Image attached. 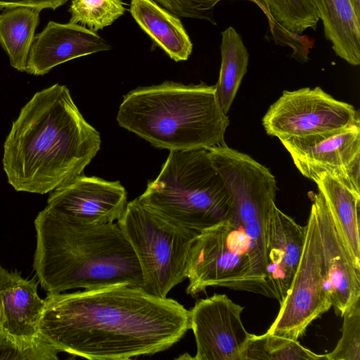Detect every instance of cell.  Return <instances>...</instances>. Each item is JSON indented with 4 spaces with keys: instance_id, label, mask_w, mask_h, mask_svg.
I'll return each instance as SVG.
<instances>
[{
    "instance_id": "6da1fadb",
    "label": "cell",
    "mask_w": 360,
    "mask_h": 360,
    "mask_svg": "<svg viewBox=\"0 0 360 360\" xmlns=\"http://www.w3.org/2000/svg\"><path fill=\"white\" fill-rule=\"evenodd\" d=\"M45 300L41 335L60 352L90 360L154 354L191 329L189 310L139 286L48 293Z\"/></svg>"
},
{
    "instance_id": "7a4b0ae2",
    "label": "cell",
    "mask_w": 360,
    "mask_h": 360,
    "mask_svg": "<svg viewBox=\"0 0 360 360\" xmlns=\"http://www.w3.org/2000/svg\"><path fill=\"white\" fill-rule=\"evenodd\" d=\"M101 143L68 88L54 84L21 108L4 144L3 168L15 191L46 194L82 174Z\"/></svg>"
},
{
    "instance_id": "3957f363",
    "label": "cell",
    "mask_w": 360,
    "mask_h": 360,
    "mask_svg": "<svg viewBox=\"0 0 360 360\" xmlns=\"http://www.w3.org/2000/svg\"><path fill=\"white\" fill-rule=\"evenodd\" d=\"M34 224L33 269L48 293L115 285L141 287L138 259L117 223H81L45 207Z\"/></svg>"
},
{
    "instance_id": "277c9868",
    "label": "cell",
    "mask_w": 360,
    "mask_h": 360,
    "mask_svg": "<svg viewBox=\"0 0 360 360\" xmlns=\"http://www.w3.org/2000/svg\"><path fill=\"white\" fill-rule=\"evenodd\" d=\"M116 119L121 127L169 151L225 144L230 123L215 86L174 82L130 91L123 96Z\"/></svg>"
},
{
    "instance_id": "5b68a950",
    "label": "cell",
    "mask_w": 360,
    "mask_h": 360,
    "mask_svg": "<svg viewBox=\"0 0 360 360\" xmlns=\"http://www.w3.org/2000/svg\"><path fill=\"white\" fill-rule=\"evenodd\" d=\"M138 199L174 221L201 232L227 220L232 199L207 149L170 150L155 179Z\"/></svg>"
},
{
    "instance_id": "8992f818",
    "label": "cell",
    "mask_w": 360,
    "mask_h": 360,
    "mask_svg": "<svg viewBox=\"0 0 360 360\" xmlns=\"http://www.w3.org/2000/svg\"><path fill=\"white\" fill-rule=\"evenodd\" d=\"M117 224L138 259L141 288L152 295L167 297L186 278L189 252L200 232L167 219L138 198L127 202Z\"/></svg>"
},
{
    "instance_id": "52a82bcc",
    "label": "cell",
    "mask_w": 360,
    "mask_h": 360,
    "mask_svg": "<svg viewBox=\"0 0 360 360\" xmlns=\"http://www.w3.org/2000/svg\"><path fill=\"white\" fill-rule=\"evenodd\" d=\"M250 241L245 233L228 219L200 232L189 252L186 293L196 297L210 286L259 294L277 300L278 292L255 276L251 263Z\"/></svg>"
},
{
    "instance_id": "ba28073f",
    "label": "cell",
    "mask_w": 360,
    "mask_h": 360,
    "mask_svg": "<svg viewBox=\"0 0 360 360\" xmlns=\"http://www.w3.org/2000/svg\"><path fill=\"white\" fill-rule=\"evenodd\" d=\"M303 250L290 289L267 333L293 340L332 307L322 264L321 243L312 207L305 226Z\"/></svg>"
},
{
    "instance_id": "9c48e42d",
    "label": "cell",
    "mask_w": 360,
    "mask_h": 360,
    "mask_svg": "<svg viewBox=\"0 0 360 360\" xmlns=\"http://www.w3.org/2000/svg\"><path fill=\"white\" fill-rule=\"evenodd\" d=\"M358 124L359 115L353 105L334 98L319 86L284 91L262 118L266 134L279 140Z\"/></svg>"
},
{
    "instance_id": "30bf717a",
    "label": "cell",
    "mask_w": 360,
    "mask_h": 360,
    "mask_svg": "<svg viewBox=\"0 0 360 360\" xmlns=\"http://www.w3.org/2000/svg\"><path fill=\"white\" fill-rule=\"evenodd\" d=\"M280 141L306 178L316 183L327 174L360 194V124Z\"/></svg>"
},
{
    "instance_id": "8fae6325",
    "label": "cell",
    "mask_w": 360,
    "mask_h": 360,
    "mask_svg": "<svg viewBox=\"0 0 360 360\" xmlns=\"http://www.w3.org/2000/svg\"><path fill=\"white\" fill-rule=\"evenodd\" d=\"M243 307L226 295L214 294L189 310L196 343L195 360H241L250 336L244 327Z\"/></svg>"
},
{
    "instance_id": "7c38bea8",
    "label": "cell",
    "mask_w": 360,
    "mask_h": 360,
    "mask_svg": "<svg viewBox=\"0 0 360 360\" xmlns=\"http://www.w3.org/2000/svg\"><path fill=\"white\" fill-rule=\"evenodd\" d=\"M127 204V193L119 181L82 174L51 191L46 207L78 222L101 224L119 220Z\"/></svg>"
},
{
    "instance_id": "4fadbf2b",
    "label": "cell",
    "mask_w": 360,
    "mask_h": 360,
    "mask_svg": "<svg viewBox=\"0 0 360 360\" xmlns=\"http://www.w3.org/2000/svg\"><path fill=\"white\" fill-rule=\"evenodd\" d=\"M311 207L316 217L323 268L331 304L336 314L342 316L360 297V266L356 264L319 191L313 197Z\"/></svg>"
},
{
    "instance_id": "5bb4252c",
    "label": "cell",
    "mask_w": 360,
    "mask_h": 360,
    "mask_svg": "<svg viewBox=\"0 0 360 360\" xmlns=\"http://www.w3.org/2000/svg\"><path fill=\"white\" fill-rule=\"evenodd\" d=\"M110 49L104 39L83 25L49 21L34 38L26 72L44 75L60 64Z\"/></svg>"
},
{
    "instance_id": "9a60e30c",
    "label": "cell",
    "mask_w": 360,
    "mask_h": 360,
    "mask_svg": "<svg viewBox=\"0 0 360 360\" xmlns=\"http://www.w3.org/2000/svg\"><path fill=\"white\" fill-rule=\"evenodd\" d=\"M305 229L272 203L266 223V272L268 281L280 295V303L288 292L299 264Z\"/></svg>"
},
{
    "instance_id": "2e32d148",
    "label": "cell",
    "mask_w": 360,
    "mask_h": 360,
    "mask_svg": "<svg viewBox=\"0 0 360 360\" xmlns=\"http://www.w3.org/2000/svg\"><path fill=\"white\" fill-rule=\"evenodd\" d=\"M38 280L25 278L20 272L0 265L1 330L27 338L40 334L46 300L38 295Z\"/></svg>"
},
{
    "instance_id": "e0dca14e",
    "label": "cell",
    "mask_w": 360,
    "mask_h": 360,
    "mask_svg": "<svg viewBox=\"0 0 360 360\" xmlns=\"http://www.w3.org/2000/svg\"><path fill=\"white\" fill-rule=\"evenodd\" d=\"M129 11L141 29L176 62L188 59L193 44L180 19L153 0H131Z\"/></svg>"
},
{
    "instance_id": "ac0fdd59",
    "label": "cell",
    "mask_w": 360,
    "mask_h": 360,
    "mask_svg": "<svg viewBox=\"0 0 360 360\" xmlns=\"http://www.w3.org/2000/svg\"><path fill=\"white\" fill-rule=\"evenodd\" d=\"M269 22L275 41L294 50L299 59H307L302 47V33L307 29L316 30L319 15L309 0H255Z\"/></svg>"
},
{
    "instance_id": "d6986e66",
    "label": "cell",
    "mask_w": 360,
    "mask_h": 360,
    "mask_svg": "<svg viewBox=\"0 0 360 360\" xmlns=\"http://www.w3.org/2000/svg\"><path fill=\"white\" fill-rule=\"evenodd\" d=\"M322 21L335 54L352 65L360 64V19L350 0H309Z\"/></svg>"
},
{
    "instance_id": "ffe728a7",
    "label": "cell",
    "mask_w": 360,
    "mask_h": 360,
    "mask_svg": "<svg viewBox=\"0 0 360 360\" xmlns=\"http://www.w3.org/2000/svg\"><path fill=\"white\" fill-rule=\"evenodd\" d=\"M316 184L340 226L356 264L360 266V194L327 174L323 175Z\"/></svg>"
},
{
    "instance_id": "44dd1931",
    "label": "cell",
    "mask_w": 360,
    "mask_h": 360,
    "mask_svg": "<svg viewBox=\"0 0 360 360\" xmlns=\"http://www.w3.org/2000/svg\"><path fill=\"white\" fill-rule=\"evenodd\" d=\"M41 10L28 6L7 8L0 14V44L11 66L26 72Z\"/></svg>"
},
{
    "instance_id": "7402d4cb",
    "label": "cell",
    "mask_w": 360,
    "mask_h": 360,
    "mask_svg": "<svg viewBox=\"0 0 360 360\" xmlns=\"http://www.w3.org/2000/svg\"><path fill=\"white\" fill-rule=\"evenodd\" d=\"M221 67L215 86L217 101L226 114L248 71L249 53L238 32L229 27L221 32Z\"/></svg>"
},
{
    "instance_id": "603a6c76",
    "label": "cell",
    "mask_w": 360,
    "mask_h": 360,
    "mask_svg": "<svg viewBox=\"0 0 360 360\" xmlns=\"http://www.w3.org/2000/svg\"><path fill=\"white\" fill-rule=\"evenodd\" d=\"M321 360L326 354H317L293 340L270 333L250 334L241 360Z\"/></svg>"
},
{
    "instance_id": "cb8c5ba5",
    "label": "cell",
    "mask_w": 360,
    "mask_h": 360,
    "mask_svg": "<svg viewBox=\"0 0 360 360\" xmlns=\"http://www.w3.org/2000/svg\"><path fill=\"white\" fill-rule=\"evenodd\" d=\"M122 0H72L70 22L96 32L112 25L126 11Z\"/></svg>"
},
{
    "instance_id": "d4e9b609",
    "label": "cell",
    "mask_w": 360,
    "mask_h": 360,
    "mask_svg": "<svg viewBox=\"0 0 360 360\" xmlns=\"http://www.w3.org/2000/svg\"><path fill=\"white\" fill-rule=\"evenodd\" d=\"M60 351L43 335H14L0 330V359L58 360Z\"/></svg>"
},
{
    "instance_id": "484cf974",
    "label": "cell",
    "mask_w": 360,
    "mask_h": 360,
    "mask_svg": "<svg viewBox=\"0 0 360 360\" xmlns=\"http://www.w3.org/2000/svg\"><path fill=\"white\" fill-rule=\"evenodd\" d=\"M342 336L326 360H360V297L342 314Z\"/></svg>"
},
{
    "instance_id": "4316f807",
    "label": "cell",
    "mask_w": 360,
    "mask_h": 360,
    "mask_svg": "<svg viewBox=\"0 0 360 360\" xmlns=\"http://www.w3.org/2000/svg\"><path fill=\"white\" fill-rule=\"evenodd\" d=\"M177 17L206 20L215 24L213 10L222 0H153ZM233 1V0H231ZM254 3L255 0H244Z\"/></svg>"
},
{
    "instance_id": "83f0119b",
    "label": "cell",
    "mask_w": 360,
    "mask_h": 360,
    "mask_svg": "<svg viewBox=\"0 0 360 360\" xmlns=\"http://www.w3.org/2000/svg\"><path fill=\"white\" fill-rule=\"evenodd\" d=\"M68 0H0V8H11L18 6H28L43 10H55L63 6Z\"/></svg>"
},
{
    "instance_id": "f1b7e54d",
    "label": "cell",
    "mask_w": 360,
    "mask_h": 360,
    "mask_svg": "<svg viewBox=\"0 0 360 360\" xmlns=\"http://www.w3.org/2000/svg\"><path fill=\"white\" fill-rule=\"evenodd\" d=\"M350 2L356 15L360 19V0H350Z\"/></svg>"
},
{
    "instance_id": "f546056e",
    "label": "cell",
    "mask_w": 360,
    "mask_h": 360,
    "mask_svg": "<svg viewBox=\"0 0 360 360\" xmlns=\"http://www.w3.org/2000/svg\"><path fill=\"white\" fill-rule=\"evenodd\" d=\"M1 323H2V312H1V307L0 304V330L1 328Z\"/></svg>"
},
{
    "instance_id": "4dcf8cb0",
    "label": "cell",
    "mask_w": 360,
    "mask_h": 360,
    "mask_svg": "<svg viewBox=\"0 0 360 360\" xmlns=\"http://www.w3.org/2000/svg\"><path fill=\"white\" fill-rule=\"evenodd\" d=\"M0 10H1V9L0 8Z\"/></svg>"
}]
</instances>
